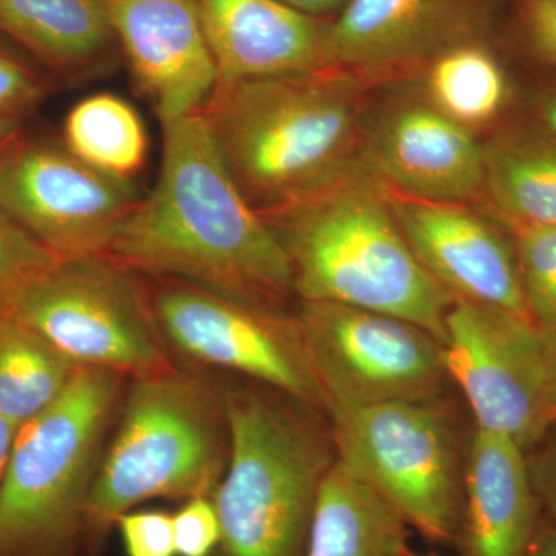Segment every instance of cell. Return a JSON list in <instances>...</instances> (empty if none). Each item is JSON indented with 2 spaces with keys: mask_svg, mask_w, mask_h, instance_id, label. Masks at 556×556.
I'll list each match as a JSON object with an SVG mask.
<instances>
[{
  "mask_svg": "<svg viewBox=\"0 0 556 556\" xmlns=\"http://www.w3.org/2000/svg\"><path fill=\"white\" fill-rule=\"evenodd\" d=\"M105 257L249 305L294 311L287 252L223 163L200 112L163 124V161Z\"/></svg>",
  "mask_w": 556,
  "mask_h": 556,
  "instance_id": "obj_1",
  "label": "cell"
},
{
  "mask_svg": "<svg viewBox=\"0 0 556 556\" xmlns=\"http://www.w3.org/2000/svg\"><path fill=\"white\" fill-rule=\"evenodd\" d=\"M372 90L342 70L219 84L201 108L223 163L263 218L364 166Z\"/></svg>",
  "mask_w": 556,
  "mask_h": 556,
  "instance_id": "obj_2",
  "label": "cell"
},
{
  "mask_svg": "<svg viewBox=\"0 0 556 556\" xmlns=\"http://www.w3.org/2000/svg\"><path fill=\"white\" fill-rule=\"evenodd\" d=\"M265 222L287 252L299 302L391 314L444 343L455 299L417 260L387 189L365 164Z\"/></svg>",
  "mask_w": 556,
  "mask_h": 556,
  "instance_id": "obj_3",
  "label": "cell"
},
{
  "mask_svg": "<svg viewBox=\"0 0 556 556\" xmlns=\"http://www.w3.org/2000/svg\"><path fill=\"white\" fill-rule=\"evenodd\" d=\"M228 470L212 495L225 556H305L318 495L338 463L327 413L243 378L222 382Z\"/></svg>",
  "mask_w": 556,
  "mask_h": 556,
  "instance_id": "obj_4",
  "label": "cell"
},
{
  "mask_svg": "<svg viewBox=\"0 0 556 556\" xmlns=\"http://www.w3.org/2000/svg\"><path fill=\"white\" fill-rule=\"evenodd\" d=\"M129 380L91 489L83 556H100L119 517L139 504L212 497L228 470L222 382L178 365Z\"/></svg>",
  "mask_w": 556,
  "mask_h": 556,
  "instance_id": "obj_5",
  "label": "cell"
},
{
  "mask_svg": "<svg viewBox=\"0 0 556 556\" xmlns=\"http://www.w3.org/2000/svg\"><path fill=\"white\" fill-rule=\"evenodd\" d=\"M126 380L78 367L61 397L20 428L0 484V556H83L87 506Z\"/></svg>",
  "mask_w": 556,
  "mask_h": 556,
  "instance_id": "obj_6",
  "label": "cell"
},
{
  "mask_svg": "<svg viewBox=\"0 0 556 556\" xmlns=\"http://www.w3.org/2000/svg\"><path fill=\"white\" fill-rule=\"evenodd\" d=\"M338 463L430 543L456 546L466 450L447 399L388 402L328 416Z\"/></svg>",
  "mask_w": 556,
  "mask_h": 556,
  "instance_id": "obj_7",
  "label": "cell"
},
{
  "mask_svg": "<svg viewBox=\"0 0 556 556\" xmlns=\"http://www.w3.org/2000/svg\"><path fill=\"white\" fill-rule=\"evenodd\" d=\"M13 313L79 367L137 379L175 365L144 277L105 255L60 260Z\"/></svg>",
  "mask_w": 556,
  "mask_h": 556,
  "instance_id": "obj_8",
  "label": "cell"
},
{
  "mask_svg": "<svg viewBox=\"0 0 556 556\" xmlns=\"http://www.w3.org/2000/svg\"><path fill=\"white\" fill-rule=\"evenodd\" d=\"M328 416L388 402L447 399L444 343L405 318L328 302L294 309Z\"/></svg>",
  "mask_w": 556,
  "mask_h": 556,
  "instance_id": "obj_9",
  "label": "cell"
},
{
  "mask_svg": "<svg viewBox=\"0 0 556 556\" xmlns=\"http://www.w3.org/2000/svg\"><path fill=\"white\" fill-rule=\"evenodd\" d=\"M142 277L172 354L276 388L328 415L294 311L249 305L175 278Z\"/></svg>",
  "mask_w": 556,
  "mask_h": 556,
  "instance_id": "obj_10",
  "label": "cell"
},
{
  "mask_svg": "<svg viewBox=\"0 0 556 556\" xmlns=\"http://www.w3.org/2000/svg\"><path fill=\"white\" fill-rule=\"evenodd\" d=\"M444 357L477 428L514 439L527 453L554 422L548 348L530 321L455 300L445 320Z\"/></svg>",
  "mask_w": 556,
  "mask_h": 556,
  "instance_id": "obj_11",
  "label": "cell"
},
{
  "mask_svg": "<svg viewBox=\"0 0 556 556\" xmlns=\"http://www.w3.org/2000/svg\"><path fill=\"white\" fill-rule=\"evenodd\" d=\"M139 200L134 181L93 169L62 142L24 135L0 163V211L60 260L108 254Z\"/></svg>",
  "mask_w": 556,
  "mask_h": 556,
  "instance_id": "obj_12",
  "label": "cell"
},
{
  "mask_svg": "<svg viewBox=\"0 0 556 556\" xmlns=\"http://www.w3.org/2000/svg\"><path fill=\"white\" fill-rule=\"evenodd\" d=\"M486 0H346L329 27V67L397 89L453 47L489 40Z\"/></svg>",
  "mask_w": 556,
  "mask_h": 556,
  "instance_id": "obj_13",
  "label": "cell"
},
{
  "mask_svg": "<svg viewBox=\"0 0 556 556\" xmlns=\"http://www.w3.org/2000/svg\"><path fill=\"white\" fill-rule=\"evenodd\" d=\"M364 164L383 188L409 199L478 204L484 200V149L415 90L372 100Z\"/></svg>",
  "mask_w": 556,
  "mask_h": 556,
  "instance_id": "obj_14",
  "label": "cell"
},
{
  "mask_svg": "<svg viewBox=\"0 0 556 556\" xmlns=\"http://www.w3.org/2000/svg\"><path fill=\"white\" fill-rule=\"evenodd\" d=\"M387 193L417 260L453 299L506 311L532 324L517 248L503 223L479 204Z\"/></svg>",
  "mask_w": 556,
  "mask_h": 556,
  "instance_id": "obj_15",
  "label": "cell"
},
{
  "mask_svg": "<svg viewBox=\"0 0 556 556\" xmlns=\"http://www.w3.org/2000/svg\"><path fill=\"white\" fill-rule=\"evenodd\" d=\"M121 56L161 124L200 112L217 67L195 0H105Z\"/></svg>",
  "mask_w": 556,
  "mask_h": 556,
  "instance_id": "obj_16",
  "label": "cell"
},
{
  "mask_svg": "<svg viewBox=\"0 0 556 556\" xmlns=\"http://www.w3.org/2000/svg\"><path fill=\"white\" fill-rule=\"evenodd\" d=\"M217 86L329 67L331 20L281 0H195Z\"/></svg>",
  "mask_w": 556,
  "mask_h": 556,
  "instance_id": "obj_17",
  "label": "cell"
},
{
  "mask_svg": "<svg viewBox=\"0 0 556 556\" xmlns=\"http://www.w3.org/2000/svg\"><path fill=\"white\" fill-rule=\"evenodd\" d=\"M543 517L525 450L475 427L466 450L460 556H526Z\"/></svg>",
  "mask_w": 556,
  "mask_h": 556,
  "instance_id": "obj_18",
  "label": "cell"
},
{
  "mask_svg": "<svg viewBox=\"0 0 556 556\" xmlns=\"http://www.w3.org/2000/svg\"><path fill=\"white\" fill-rule=\"evenodd\" d=\"M0 36L67 79L100 75L123 58L105 0H0Z\"/></svg>",
  "mask_w": 556,
  "mask_h": 556,
  "instance_id": "obj_19",
  "label": "cell"
},
{
  "mask_svg": "<svg viewBox=\"0 0 556 556\" xmlns=\"http://www.w3.org/2000/svg\"><path fill=\"white\" fill-rule=\"evenodd\" d=\"M482 149L486 211L506 228H556V135L536 119L503 124Z\"/></svg>",
  "mask_w": 556,
  "mask_h": 556,
  "instance_id": "obj_20",
  "label": "cell"
},
{
  "mask_svg": "<svg viewBox=\"0 0 556 556\" xmlns=\"http://www.w3.org/2000/svg\"><path fill=\"white\" fill-rule=\"evenodd\" d=\"M409 530L396 508L336 463L318 495L305 556H417Z\"/></svg>",
  "mask_w": 556,
  "mask_h": 556,
  "instance_id": "obj_21",
  "label": "cell"
},
{
  "mask_svg": "<svg viewBox=\"0 0 556 556\" xmlns=\"http://www.w3.org/2000/svg\"><path fill=\"white\" fill-rule=\"evenodd\" d=\"M412 84L427 104L478 137L496 129L510 104V80L489 40L444 51Z\"/></svg>",
  "mask_w": 556,
  "mask_h": 556,
  "instance_id": "obj_22",
  "label": "cell"
},
{
  "mask_svg": "<svg viewBox=\"0 0 556 556\" xmlns=\"http://www.w3.org/2000/svg\"><path fill=\"white\" fill-rule=\"evenodd\" d=\"M78 367L16 314L0 317V416L14 427L53 405Z\"/></svg>",
  "mask_w": 556,
  "mask_h": 556,
  "instance_id": "obj_23",
  "label": "cell"
},
{
  "mask_svg": "<svg viewBox=\"0 0 556 556\" xmlns=\"http://www.w3.org/2000/svg\"><path fill=\"white\" fill-rule=\"evenodd\" d=\"M62 144L93 169L134 181L148 159L149 137L129 102L97 93L70 110Z\"/></svg>",
  "mask_w": 556,
  "mask_h": 556,
  "instance_id": "obj_24",
  "label": "cell"
},
{
  "mask_svg": "<svg viewBox=\"0 0 556 556\" xmlns=\"http://www.w3.org/2000/svg\"><path fill=\"white\" fill-rule=\"evenodd\" d=\"M527 308L548 348L556 346V228L510 226Z\"/></svg>",
  "mask_w": 556,
  "mask_h": 556,
  "instance_id": "obj_25",
  "label": "cell"
},
{
  "mask_svg": "<svg viewBox=\"0 0 556 556\" xmlns=\"http://www.w3.org/2000/svg\"><path fill=\"white\" fill-rule=\"evenodd\" d=\"M60 258L0 211V317L16 308L33 281Z\"/></svg>",
  "mask_w": 556,
  "mask_h": 556,
  "instance_id": "obj_26",
  "label": "cell"
},
{
  "mask_svg": "<svg viewBox=\"0 0 556 556\" xmlns=\"http://www.w3.org/2000/svg\"><path fill=\"white\" fill-rule=\"evenodd\" d=\"M47 94V79L0 38V116L25 119Z\"/></svg>",
  "mask_w": 556,
  "mask_h": 556,
  "instance_id": "obj_27",
  "label": "cell"
},
{
  "mask_svg": "<svg viewBox=\"0 0 556 556\" xmlns=\"http://www.w3.org/2000/svg\"><path fill=\"white\" fill-rule=\"evenodd\" d=\"M115 529H118L126 556H177L170 511L130 510L119 517Z\"/></svg>",
  "mask_w": 556,
  "mask_h": 556,
  "instance_id": "obj_28",
  "label": "cell"
},
{
  "mask_svg": "<svg viewBox=\"0 0 556 556\" xmlns=\"http://www.w3.org/2000/svg\"><path fill=\"white\" fill-rule=\"evenodd\" d=\"M177 556H212L222 543V527L211 496L192 497L174 514Z\"/></svg>",
  "mask_w": 556,
  "mask_h": 556,
  "instance_id": "obj_29",
  "label": "cell"
},
{
  "mask_svg": "<svg viewBox=\"0 0 556 556\" xmlns=\"http://www.w3.org/2000/svg\"><path fill=\"white\" fill-rule=\"evenodd\" d=\"M519 24L530 54L556 67V0H522Z\"/></svg>",
  "mask_w": 556,
  "mask_h": 556,
  "instance_id": "obj_30",
  "label": "cell"
},
{
  "mask_svg": "<svg viewBox=\"0 0 556 556\" xmlns=\"http://www.w3.org/2000/svg\"><path fill=\"white\" fill-rule=\"evenodd\" d=\"M526 456L541 511L556 529V419Z\"/></svg>",
  "mask_w": 556,
  "mask_h": 556,
  "instance_id": "obj_31",
  "label": "cell"
},
{
  "mask_svg": "<svg viewBox=\"0 0 556 556\" xmlns=\"http://www.w3.org/2000/svg\"><path fill=\"white\" fill-rule=\"evenodd\" d=\"M535 119L556 135V80L546 83L536 90L533 97Z\"/></svg>",
  "mask_w": 556,
  "mask_h": 556,
  "instance_id": "obj_32",
  "label": "cell"
},
{
  "mask_svg": "<svg viewBox=\"0 0 556 556\" xmlns=\"http://www.w3.org/2000/svg\"><path fill=\"white\" fill-rule=\"evenodd\" d=\"M526 556H556V529L544 515Z\"/></svg>",
  "mask_w": 556,
  "mask_h": 556,
  "instance_id": "obj_33",
  "label": "cell"
},
{
  "mask_svg": "<svg viewBox=\"0 0 556 556\" xmlns=\"http://www.w3.org/2000/svg\"><path fill=\"white\" fill-rule=\"evenodd\" d=\"M281 2L311 16L329 20L332 14L343 9L346 0H281Z\"/></svg>",
  "mask_w": 556,
  "mask_h": 556,
  "instance_id": "obj_34",
  "label": "cell"
},
{
  "mask_svg": "<svg viewBox=\"0 0 556 556\" xmlns=\"http://www.w3.org/2000/svg\"><path fill=\"white\" fill-rule=\"evenodd\" d=\"M24 135V118L0 116V163Z\"/></svg>",
  "mask_w": 556,
  "mask_h": 556,
  "instance_id": "obj_35",
  "label": "cell"
},
{
  "mask_svg": "<svg viewBox=\"0 0 556 556\" xmlns=\"http://www.w3.org/2000/svg\"><path fill=\"white\" fill-rule=\"evenodd\" d=\"M17 431H20V428L14 427L5 417L0 416V484H2L7 467H9Z\"/></svg>",
  "mask_w": 556,
  "mask_h": 556,
  "instance_id": "obj_36",
  "label": "cell"
},
{
  "mask_svg": "<svg viewBox=\"0 0 556 556\" xmlns=\"http://www.w3.org/2000/svg\"><path fill=\"white\" fill-rule=\"evenodd\" d=\"M548 348V346H547ZM548 407L556 419V346L548 348Z\"/></svg>",
  "mask_w": 556,
  "mask_h": 556,
  "instance_id": "obj_37",
  "label": "cell"
},
{
  "mask_svg": "<svg viewBox=\"0 0 556 556\" xmlns=\"http://www.w3.org/2000/svg\"><path fill=\"white\" fill-rule=\"evenodd\" d=\"M422 556H439L438 554H434V552H430V554L422 555Z\"/></svg>",
  "mask_w": 556,
  "mask_h": 556,
  "instance_id": "obj_38",
  "label": "cell"
}]
</instances>
